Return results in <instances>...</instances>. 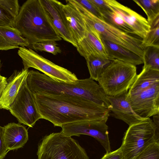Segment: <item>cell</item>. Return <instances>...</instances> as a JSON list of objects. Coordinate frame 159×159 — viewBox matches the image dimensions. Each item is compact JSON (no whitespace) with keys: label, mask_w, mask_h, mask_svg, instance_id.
<instances>
[{"label":"cell","mask_w":159,"mask_h":159,"mask_svg":"<svg viewBox=\"0 0 159 159\" xmlns=\"http://www.w3.org/2000/svg\"><path fill=\"white\" fill-rule=\"evenodd\" d=\"M41 119L55 126L91 120L107 121L109 110L79 96L43 93L34 94Z\"/></svg>","instance_id":"1"},{"label":"cell","mask_w":159,"mask_h":159,"mask_svg":"<svg viewBox=\"0 0 159 159\" xmlns=\"http://www.w3.org/2000/svg\"><path fill=\"white\" fill-rule=\"evenodd\" d=\"M34 94H64L84 98L109 110L108 96L101 86L90 78L78 79L74 82H59L38 71L29 70L26 80Z\"/></svg>","instance_id":"2"},{"label":"cell","mask_w":159,"mask_h":159,"mask_svg":"<svg viewBox=\"0 0 159 159\" xmlns=\"http://www.w3.org/2000/svg\"><path fill=\"white\" fill-rule=\"evenodd\" d=\"M14 27L30 44L62 39L51 23L41 0H27L23 3L14 19Z\"/></svg>","instance_id":"3"},{"label":"cell","mask_w":159,"mask_h":159,"mask_svg":"<svg viewBox=\"0 0 159 159\" xmlns=\"http://www.w3.org/2000/svg\"><path fill=\"white\" fill-rule=\"evenodd\" d=\"M37 155L38 159H89L78 142L61 132L44 136Z\"/></svg>","instance_id":"4"},{"label":"cell","mask_w":159,"mask_h":159,"mask_svg":"<svg viewBox=\"0 0 159 159\" xmlns=\"http://www.w3.org/2000/svg\"><path fill=\"white\" fill-rule=\"evenodd\" d=\"M159 142V122L150 118L129 126L120 147L123 159H132L150 144Z\"/></svg>","instance_id":"5"},{"label":"cell","mask_w":159,"mask_h":159,"mask_svg":"<svg viewBox=\"0 0 159 159\" xmlns=\"http://www.w3.org/2000/svg\"><path fill=\"white\" fill-rule=\"evenodd\" d=\"M72 2L79 10L84 18L93 26L103 40L120 45L143 59L144 48L142 45V39L136 35L127 33L115 27L103 19L98 18L75 0H72Z\"/></svg>","instance_id":"6"},{"label":"cell","mask_w":159,"mask_h":159,"mask_svg":"<svg viewBox=\"0 0 159 159\" xmlns=\"http://www.w3.org/2000/svg\"><path fill=\"white\" fill-rule=\"evenodd\" d=\"M135 66L117 60H111L97 80L107 96L128 91L136 76Z\"/></svg>","instance_id":"7"},{"label":"cell","mask_w":159,"mask_h":159,"mask_svg":"<svg viewBox=\"0 0 159 159\" xmlns=\"http://www.w3.org/2000/svg\"><path fill=\"white\" fill-rule=\"evenodd\" d=\"M17 53L22 60L24 69L34 68L59 82H74L78 79L74 73L55 64L30 48L20 47Z\"/></svg>","instance_id":"8"},{"label":"cell","mask_w":159,"mask_h":159,"mask_svg":"<svg viewBox=\"0 0 159 159\" xmlns=\"http://www.w3.org/2000/svg\"><path fill=\"white\" fill-rule=\"evenodd\" d=\"M9 111L19 123L30 127H33L36 122L41 119L34 94L29 89L26 80L11 105Z\"/></svg>","instance_id":"9"},{"label":"cell","mask_w":159,"mask_h":159,"mask_svg":"<svg viewBox=\"0 0 159 159\" xmlns=\"http://www.w3.org/2000/svg\"><path fill=\"white\" fill-rule=\"evenodd\" d=\"M107 121L102 120H87L62 125L61 132L70 137L84 134L95 138L105 149L106 153L111 152L108 127Z\"/></svg>","instance_id":"10"},{"label":"cell","mask_w":159,"mask_h":159,"mask_svg":"<svg viewBox=\"0 0 159 159\" xmlns=\"http://www.w3.org/2000/svg\"><path fill=\"white\" fill-rule=\"evenodd\" d=\"M127 99L134 111L142 118L159 114V82L139 93L128 95Z\"/></svg>","instance_id":"11"},{"label":"cell","mask_w":159,"mask_h":159,"mask_svg":"<svg viewBox=\"0 0 159 159\" xmlns=\"http://www.w3.org/2000/svg\"><path fill=\"white\" fill-rule=\"evenodd\" d=\"M110 9L116 13L142 39L149 32L151 27L147 20L135 11L115 0H105Z\"/></svg>","instance_id":"12"},{"label":"cell","mask_w":159,"mask_h":159,"mask_svg":"<svg viewBox=\"0 0 159 159\" xmlns=\"http://www.w3.org/2000/svg\"><path fill=\"white\" fill-rule=\"evenodd\" d=\"M84 19L86 25L85 34L77 44L76 48L77 51L85 59L90 55L108 59L103 40L101 34L92 24Z\"/></svg>","instance_id":"13"},{"label":"cell","mask_w":159,"mask_h":159,"mask_svg":"<svg viewBox=\"0 0 159 159\" xmlns=\"http://www.w3.org/2000/svg\"><path fill=\"white\" fill-rule=\"evenodd\" d=\"M51 23L60 37L76 48L69 32L62 10L63 4L56 0H41Z\"/></svg>","instance_id":"14"},{"label":"cell","mask_w":159,"mask_h":159,"mask_svg":"<svg viewBox=\"0 0 159 159\" xmlns=\"http://www.w3.org/2000/svg\"><path fill=\"white\" fill-rule=\"evenodd\" d=\"M127 95L126 91L115 96H108V99L111 106L109 113L111 116L129 126L147 119L140 117L134 111L127 100Z\"/></svg>","instance_id":"15"},{"label":"cell","mask_w":159,"mask_h":159,"mask_svg":"<svg viewBox=\"0 0 159 159\" xmlns=\"http://www.w3.org/2000/svg\"><path fill=\"white\" fill-rule=\"evenodd\" d=\"M66 1V4H63L62 10L69 32L77 45L85 34V21L79 10L70 0Z\"/></svg>","instance_id":"16"},{"label":"cell","mask_w":159,"mask_h":159,"mask_svg":"<svg viewBox=\"0 0 159 159\" xmlns=\"http://www.w3.org/2000/svg\"><path fill=\"white\" fill-rule=\"evenodd\" d=\"M29 70L23 68L15 70L7 79V84L0 98V108L9 110L22 85L26 80Z\"/></svg>","instance_id":"17"},{"label":"cell","mask_w":159,"mask_h":159,"mask_svg":"<svg viewBox=\"0 0 159 159\" xmlns=\"http://www.w3.org/2000/svg\"><path fill=\"white\" fill-rule=\"evenodd\" d=\"M4 145L8 151L23 147L28 139L26 128L19 123H10L2 127Z\"/></svg>","instance_id":"18"},{"label":"cell","mask_w":159,"mask_h":159,"mask_svg":"<svg viewBox=\"0 0 159 159\" xmlns=\"http://www.w3.org/2000/svg\"><path fill=\"white\" fill-rule=\"evenodd\" d=\"M28 41L14 27L0 26V50L29 47Z\"/></svg>","instance_id":"19"},{"label":"cell","mask_w":159,"mask_h":159,"mask_svg":"<svg viewBox=\"0 0 159 159\" xmlns=\"http://www.w3.org/2000/svg\"><path fill=\"white\" fill-rule=\"evenodd\" d=\"M103 41L110 60H117L135 66L143 64V59L132 52L109 41Z\"/></svg>","instance_id":"20"},{"label":"cell","mask_w":159,"mask_h":159,"mask_svg":"<svg viewBox=\"0 0 159 159\" xmlns=\"http://www.w3.org/2000/svg\"><path fill=\"white\" fill-rule=\"evenodd\" d=\"M159 82V71L151 69L143 66L139 74L129 89L128 95H133L141 92Z\"/></svg>","instance_id":"21"},{"label":"cell","mask_w":159,"mask_h":159,"mask_svg":"<svg viewBox=\"0 0 159 159\" xmlns=\"http://www.w3.org/2000/svg\"><path fill=\"white\" fill-rule=\"evenodd\" d=\"M90 75V78L97 81L111 60L90 55L85 59Z\"/></svg>","instance_id":"22"},{"label":"cell","mask_w":159,"mask_h":159,"mask_svg":"<svg viewBox=\"0 0 159 159\" xmlns=\"http://www.w3.org/2000/svg\"><path fill=\"white\" fill-rule=\"evenodd\" d=\"M133 1L144 12L147 20L151 26L159 18V0H134Z\"/></svg>","instance_id":"23"},{"label":"cell","mask_w":159,"mask_h":159,"mask_svg":"<svg viewBox=\"0 0 159 159\" xmlns=\"http://www.w3.org/2000/svg\"><path fill=\"white\" fill-rule=\"evenodd\" d=\"M101 13L103 19L111 25L127 33L135 35L133 29L114 11L110 9Z\"/></svg>","instance_id":"24"},{"label":"cell","mask_w":159,"mask_h":159,"mask_svg":"<svg viewBox=\"0 0 159 159\" xmlns=\"http://www.w3.org/2000/svg\"><path fill=\"white\" fill-rule=\"evenodd\" d=\"M143 59L144 66L159 71V47L148 46L144 48Z\"/></svg>","instance_id":"25"},{"label":"cell","mask_w":159,"mask_h":159,"mask_svg":"<svg viewBox=\"0 0 159 159\" xmlns=\"http://www.w3.org/2000/svg\"><path fill=\"white\" fill-rule=\"evenodd\" d=\"M150 27L149 32L142 39V45L144 48L148 46L159 47V18Z\"/></svg>","instance_id":"26"},{"label":"cell","mask_w":159,"mask_h":159,"mask_svg":"<svg viewBox=\"0 0 159 159\" xmlns=\"http://www.w3.org/2000/svg\"><path fill=\"white\" fill-rule=\"evenodd\" d=\"M29 47L36 51L45 52L54 55L61 52V48L55 41H48L35 43L30 44Z\"/></svg>","instance_id":"27"},{"label":"cell","mask_w":159,"mask_h":159,"mask_svg":"<svg viewBox=\"0 0 159 159\" xmlns=\"http://www.w3.org/2000/svg\"><path fill=\"white\" fill-rule=\"evenodd\" d=\"M132 159H159V142L152 143Z\"/></svg>","instance_id":"28"},{"label":"cell","mask_w":159,"mask_h":159,"mask_svg":"<svg viewBox=\"0 0 159 159\" xmlns=\"http://www.w3.org/2000/svg\"><path fill=\"white\" fill-rule=\"evenodd\" d=\"M0 7L14 18L17 15L20 9L17 0H0Z\"/></svg>","instance_id":"29"},{"label":"cell","mask_w":159,"mask_h":159,"mask_svg":"<svg viewBox=\"0 0 159 159\" xmlns=\"http://www.w3.org/2000/svg\"><path fill=\"white\" fill-rule=\"evenodd\" d=\"M79 4L98 18L103 19L102 13L90 0H75Z\"/></svg>","instance_id":"30"},{"label":"cell","mask_w":159,"mask_h":159,"mask_svg":"<svg viewBox=\"0 0 159 159\" xmlns=\"http://www.w3.org/2000/svg\"><path fill=\"white\" fill-rule=\"evenodd\" d=\"M14 19L8 12L0 7V26L14 27Z\"/></svg>","instance_id":"31"},{"label":"cell","mask_w":159,"mask_h":159,"mask_svg":"<svg viewBox=\"0 0 159 159\" xmlns=\"http://www.w3.org/2000/svg\"><path fill=\"white\" fill-rule=\"evenodd\" d=\"M101 159H123L120 148L116 150L106 153Z\"/></svg>","instance_id":"32"},{"label":"cell","mask_w":159,"mask_h":159,"mask_svg":"<svg viewBox=\"0 0 159 159\" xmlns=\"http://www.w3.org/2000/svg\"><path fill=\"white\" fill-rule=\"evenodd\" d=\"M8 152L3 141L2 137V127L0 125V159H3Z\"/></svg>","instance_id":"33"},{"label":"cell","mask_w":159,"mask_h":159,"mask_svg":"<svg viewBox=\"0 0 159 159\" xmlns=\"http://www.w3.org/2000/svg\"><path fill=\"white\" fill-rule=\"evenodd\" d=\"M101 11H107L110 9L107 6L105 0H90Z\"/></svg>","instance_id":"34"},{"label":"cell","mask_w":159,"mask_h":159,"mask_svg":"<svg viewBox=\"0 0 159 159\" xmlns=\"http://www.w3.org/2000/svg\"><path fill=\"white\" fill-rule=\"evenodd\" d=\"M7 84V78L0 74V98Z\"/></svg>","instance_id":"35"},{"label":"cell","mask_w":159,"mask_h":159,"mask_svg":"<svg viewBox=\"0 0 159 159\" xmlns=\"http://www.w3.org/2000/svg\"><path fill=\"white\" fill-rule=\"evenodd\" d=\"M1 67H2L1 61V60H0V71Z\"/></svg>","instance_id":"36"},{"label":"cell","mask_w":159,"mask_h":159,"mask_svg":"<svg viewBox=\"0 0 159 159\" xmlns=\"http://www.w3.org/2000/svg\"></svg>","instance_id":"37"}]
</instances>
